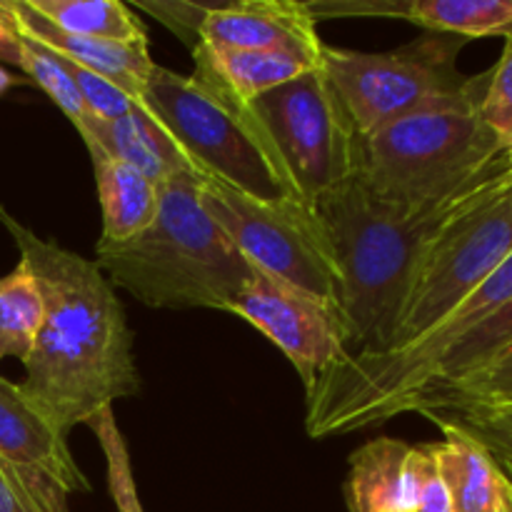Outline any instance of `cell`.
I'll return each instance as SVG.
<instances>
[{
	"label": "cell",
	"instance_id": "obj_10",
	"mask_svg": "<svg viewBox=\"0 0 512 512\" xmlns=\"http://www.w3.org/2000/svg\"><path fill=\"white\" fill-rule=\"evenodd\" d=\"M228 313L265 335L293 363L305 390L350 353L343 310L330 300L255 270Z\"/></svg>",
	"mask_w": 512,
	"mask_h": 512
},
{
	"label": "cell",
	"instance_id": "obj_12",
	"mask_svg": "<svg viewBox=\"0 0 512 512\" xmlns=\"http://www.w3.org/2000/svg\"><path fill=\"white\" fill-rule=\"evenodd\" d=\"M200 43L213 48L278 50L323 63L325 43L308 5L298 0L215 3L200 28Z\"/></svg>",
	"mask_w": 512,
	"mask_h": 512
},
{
	"label": "cell",
	"instance_id": "obj_23",
	"mask_svg": "<svg viewBox=\"0 0 512 512\" xmlns=\"http://www.w3.org/2000/svg\"><path fill=\"white\" fill-rule=\"evenodd\" d=\"M45 318V298L33 270L18 260L8 275H0V360L25 363Z\"/></svg>",
	"mask_w": 512,
	"mask_h": 512
},
{
	"label": "cell",
	"instance_id": "obj_21",
	"mask_svg": "<svg viewBox=\"0 0 512 512\" xmlns=\"http://www.w3.org/2000/svg\"><path fill=\"white\" fill-rule=\"evenodd\" d=\"M510 345H512V298L505 305H500L490 318H485L483 323L475 325L473 330L460 335L453 345H448V348H445L443 353H440L438 358L425 368V373L420 375L415 388L388 410L385 423L393 420L395 408H398L400 403H405L410 395L420 393V390L440 388V385L455 383V380L465 378L468 373L478 370L480 365H485L488 360H493L495 355H500L505 348H510Z\"/></svg>",
	"mask_w": 512,
	"mask_h": 512
},
{
	"label": "cell",
	"instance_id": "obj_26",
	"mask_svg": "<svg viewBox=\"0 0 512 512\" xmlns=\"http://www.w3.org/2000/svg\"><path fill=\"white\" fill-rule=\"evenodd\" d=\"M480 118L500 148L512 153V40L505 43L500 60L488 70Z\"/></svg>",
	"mask_w": 512,
	"mask_h": 512
},
{
	"label": "cell",
	"instance_id": "obj_13",
	"mask_svg": "<svg viewBox=\"0 0 512 512\" xmlns=\"http://www.w3.org/2000/svg\"><path fill=\"white\" fill-rule=\"evenodd\" d=\"M435 465L433 443L408 445L378 438L350 455L345 500L350 512H415L425 478Z\"/></svg>",
	"mask_w": 512,
	"mask_h": 512
},
{
	"label": "cell",
	"instance_id": "obj_34",
	"mask_svg": "<svg viewBox=\"0 0 512 512\" xmlns=\"http://www.w3.org/2000/svg\"><path fill=\"white\" fill-rule=\"evenodd\" d=\"M493 458H495V455H493ZM495 460H498V465L503 468V473L508 475V480L512 483V460L510 458H495Z\"/></svg>",
	"mask_w": 512,
	"mask_h": 512
},
{
	"label": "cell",
	"instance_id": "obj_3",
	"mask_svg": "<svg viewBox=\"0 0 512 512\" xmlns=\"http://www.w3.org/2000/svg\"><path fill=\"white\" fill-rule=\"evenodd\" d=\"M200 173L160 183V208L148 230L125 243H95V265L113 288L148 308L228 305L255 275L200 200Z\"/></svg>",
	"mask_w": 512,
	"mask_h": 512
},
{
	"label": "cell",
	"instance_id": "obj_28",
	"mask_svg": "<svg viewBox=\"0 0 512 512\" xmlns=\"http://www.w3.org/2000/svg\"><path fill=\"white\" fill-rule=\"evenodd\" d=\"M428 420H445L465 433L473 435L475 440L485 445L495 458L512 460V418L503 413H460V415H430Z\"/></svg>",
	"mask_w": 512,
	"mask_h": 512
},
{
	"label": "cell",
	"instance_id": "obj_11",
	"mask_svg": "<svg viewBox=\"0 0 512 512\" xmlns=\"http://www.w3.org/2000/svg\"><path fill=\"white\" fill-rule=\"evenodd\" d=\"M0 458L30 485L45 512H68V495L88 493L90 483L60 433L20 383L0 375Z\"/></svg>",
	"mask_w": 512,
	"mask_h": 512
},
{
	"label": "cell",
	"instance_id": "obj_15",
	"mask_svg": "<svg viewBox=\"0 0 512 512\" xmlns=\"http://www.w3.org/2000/svg\"><path fill=\"white\" fill-rule=\"evenodd\" d=\"M5 18L13 25L15 33L35 40L43 48L53 50L60 58L70 63L88 68L103 78L113 80L115 85L133 93L135 98H143L145 83L155 70V60L150 58L148 45H128L115 43L103 38H83V35L65 33L55 28L48 20L25 5V0H0Z\"/></svg>",
	"mask_w": 512,
	"mask_h": 512
},
{
	"label": "cell",
	"instance_id": "obj_5",
	"mask_svg": "<svg viewBox=\"0 0 512 512\" xmlns=\"http://www.w3.org/2000/svg\"><path fill=\"white\" fill-rule=\"evenodd\" d=\"M143 100L205 178L258 200L305 203L250 103L230 95L215 80L155 65Z\"/></svg>",
	"mask_w": 512,
	"mask_h": 512
},
{
	"label": "cell",
	"instance_id": "obj_19",
	"mask_svg": "<svg viewBox=\"0 0 512 512\" xmlns=\"http://www.w3.org/2000/svg\"><path fill=\"white\" fill-rule=\"evenodd\" d=\"M103 233L98 243H125L150 228L160 208V185L113 158L93 160Z\"/></svg>",
	"mask_w": 512,
	"mask_h": 512
},
{
	"label": "cell",
	"instance_id": "obj_24",
	"mask_svg": "<svg viewBox=\"0 0 512 512\" xmlns=\"http://www.w3.org/2000/svg\"><path fill=\"white\" fill-rule=\"evenodd\" d=\"M18 68L53 100L60 108V113L73 123L75 130L83 128L93 115H90L88 105H85L83 95H80L78 85L70 78L68 68H65L63 58L55 55L53 50L43 48L35 40L25 38L18 33Z\"/></svg>",
	"mask_w": 512,
	"mask_h": 512
},
{
	"label": "cell",
	"instance_id": "obj_30",
	"mask_svg": "<svg viewBox=\"0 0 512 512\" xmlns=\"http://www.w3.org/2000/svg\"><path fill=\"white\" fill-rule=\"evenodd\" d=\"M0 512H45L23 475L0 458Z\"/></svg>",
	"mask_w": 512,
	"mask_h": 512
},
{
	"label": "cell",
	"instance_id": "obj_27",
	"mask_svg": "<svg viewBox=\"0 0 512 512\" xmlns=\"http://www.w3.org/2000/svg\"><path fill=\"white\" fill-rule=\"evenodd\" d=\"M65 68H68L70 78L78 85L80 95H83L85 105H88L90 115L100 120H118L123 115H128L130 110H135L138 105H143V98H135L133 93H128L125 88L115 85L113 80L103 78V75L93 73L88 68H80V65L65 60Z\"/></svg>",
	"mask_w": 512,
	"mask_h": 512
},
{
	"label": "cell",
	"instance_id": "obj_29",
	"mask_svg": "<svg viewBox=\"0 0 512 512\" xmlns=\"http://www.w3.org/2000/svg\"><path fill=\"white\" fill-rule=\"evenodd\" d=\"M140 10L155 15L163 25H168L173 33L183 38L190 48L200 45V28H203L205 15L210 13L215 3H185V0H175V3H160V0H135Z\"/></svg>",
	"mask_w": 512,
	"mask_h": 512
},
{
	"label": "cell",
	"instance_id": "obj_2",
	"mask_svg": "<svg viewBox=\"0 0 512 512\" xmlns=\"http://www.w3.org/2000/svg\"><path fill=\"white\" fill-rule=\"evenodd\" d=\"M512 173V160L443 203L403 208L378 198L358 175L313 203L340 278L350 353H385L435 235Z\"/></svg>",
	"mask_w": 512,
	"mask_h": 512
},
{
	"label": "cell",
	"instance_id": "obj_9",
	"mask_svg": "<svg viewBox=\"0 0 512 512\" xmlns=\"http://www.w3.org/2000/svg\"><path fill=\"white\" fill-rule=\"evenodd\" d=\"M198 188L210 218L255 270L340 308L338 268L313 205L258 200L205 175Z\"/></svg>",
	"mask_w": 512,
	"mask_h": 512
},
{
	"label": "cell",
	"instance_id": "obj_17",
	"mask_svg": "<svg viewBox=\"0 0 512 512\" xmlns=\"http://www.w3.org/2000/svg\"><path fill=\"white\" fill-rule=\"evenodd\" d=\"M340 15L400 18L438 35L512 40V0H343Z\"/></svg>",
	"mask_w": 512,
	"mask_h": 512
},
{
	"label": "cell",
	"instance_id": "obj_20",
	"mask_svg": "<svg viewBox=\"0 0 512 512\" xmlns=\"http://www.w3.org/2000/svg\"><path fill=\"white\" fill-rule=\"evenodd\" d=\"M498 410H512V345L455 383L410 395L395 408L393 418L405 413H420L430 418V415L498 413Z\"/></svg>",
	"mask_w": 512,
	"mask_h": 512
},
{
	"label": "cell",
	"instance_id": "obj_6",
	"mask_svg": "<svg viewBox=\"0 0 512 512\" xmlns=\"http://www.w3.org/2000/svg\"><path fill=\"white\" fill-rule=\"evenodd\" d=\"M468 43L455 35H425L388 53L330 48L323 50V70L343 100L360 138L443 105L468 88L470 78L455 65Z\"/></svg>",
	"mask_w": 512,
	"mask_h": 512
},
{
	"label": "cell",
	"instance_id": "obj_18",
	"mask_svg": "<svg viewBox=\"0 0 512 512\" xmlns=\"http://www.w3.org/2000/svg\"><path fill=\"white\" fill-rule=\"evenodd\" d=\"M193 55V73L215 80L220 88H225L243 103H253L260 95L270 93L320 65L298 58V55L278 53V50L213 48V45L203 43L193 50Z\"/></svg>",
	"mask_w": 512,
	"mask_h": 512
},
{
	"label": "cell",
	"instance_id": "obj_33",
	"mask_svg": "<svg viewBox=\"0 0 512 512\" xmlns=\"http://www.w3.org/2000/svg\"><path fill=\"white\" fill-rule=\"evenodd\" d=\"M18 83H20V80L15 78L13 73H8V70H5L3 65H0V95H3L5 90L13 88V85H18Z\"/></svg>",
	"mask_w": 512,
	"mask_h": 512
},
{
	"label": "cell",
	"instance_id": "obj_8",
	"mask_svg": "<svg viewBox=\"0 0 512 512\" xmlns=\"http://www.w3.org/2000/svg\"><path fill=\"white\" fill-rule=\"evenodd\" d=\"M512 253V173L460 210L420 263L390 350L428 333Z\"/></svg>",
	"mask_w": 512,
	"mask_h": 512
},
{
	"label": "cell",
	"instance_id": "obj_4",
	"mask_svg": "<svg viewBox=\"0 0 512 512\" xmlns=\"http://www.w3.org/2000/svg\"><path fill=\"white\" fill-rule=\"evenodd\" d=\"M488 70L443 105L400 118L360 138L358 178L403 208L443 203L512 160L480 118Z\"/></svg>",
	"mask_w": 512,
	"mask_h": 512
},
{
	"label": "cell",
	"instance_id": "obj_31",
	"mask_svg": "<svg viewBox=\"0 0 512 512\" xmlns=\"http://www.w3.org/2000/svg\"><path fill=\"white\" fill-rule=\"evenodd\" d=\"M435 455V453H433ZM415 512H453V503H450V493L445 488L443 478L438 473V465H433L425 478L423 490H420V500Z\"/></svg>",
	"mask_w": 512,
	"mask_h": 512
},
{
	"label": "cell",
	"instance_id": "obj_16",
	"mask_svg": "<svg viewBox=\"0 0 512 512\" xmlns=\"http://www.w3.org/2000/svg\"><path fill=\"white\" fill-rule=\"evenodd\" d=\"M433 423L443 433V440L433 443V453L453 512H512V483L493 453L458 425Z\"/></svg>",
	"mask_w": 512,
	"mask_h": 512
},
{
	"label": "cell",
	"instance_id": "obj_25",
	"mask_svg": "<svg viewBox=\"0 0 512 512\" xmlns=\"http://www.w3.org/2000/svg\"><path fill=\"white\" fill-rule=\"evenodd\" d=\"M98 438L100 448L105 455V468H108V490L118 512H145L138 498V485H135L133 465H130L128 445H125L123 433L115 423L113 408H105L88 423Z\"/></svg>",
	"mask_w": 512,
	"mask_h": 512
},
{
	"label": "cell",
	"instance_id": "obj_1",
	"mask_svg": "<svg viewBox=\"0 0 512 512\" xmlns=\"http://www.w3.org/2000/svg\"><path fill=\"white\" fill-rule=\"evenodd\" d=\"M0 223L33 270L45 318L25 358L23 393L63 435L140 390L133 333L95 260L45 240L0 205Z\"/></svg>",
	"mask_w": 512,
	"mask_h": 512
},
{
	"label": "cell",
	"instance_id": "obj_32",
	"mask_svg": "<svg viewBox=\"0 0 512 512\" xmlns=\"http://www.w3.org/2000/svg\"><path fill=\"white\" fill-rule=\"evenodd\" d=\"M0 60L18 65V33L8 23L3 8H0Z\"/></svg>",
	"mask_w": 512,
	"mask_h": 512
},
{
	"label": "cell",
	"instance_id": "obj_22",
	"mask_svg": "<svg viewBox=\"0 0 512 512\" xmlns=\"http://www.w3.org/2000/svg\"><path fill=\"white\" fill-rule=\"evenodd\" d=\"M33 13L65 33L148 45V30L120 0H25Z\"/></svg>",
	"mask_w": 512,
	"mask_h": 512
},
{
	"label": "cell",
	"instance_id": "obj_14",
	"mask_svg": "<svg viewBox=\"0 0 512 512\" xmlns=\"http://www.w3.org/2000/svg\"><path fill=\"white\" fill-rule=\"evenodd\" d=\"M78 135L93 160L113 158L128 163L158 185L180 173H200L173 133L145 103L118 120L90 118Z\"/></svg>",
	"mask_w": 512,
	"mask_h": 512
},
{
	"label": "cell",
	"instance_id": "obj_7",
	"mask_svg": "<svg viewBox=\"0 0 512 512\" xmlns=\"http://www.w3.org/2000/svg\"><path fill=\"white\" fill-rule=\"evenodd\" d=\"M308 205L358 175L360 135L323 65L250 103Z\"/></svg>",
	"mask_w": 512,
	"mask_h": 512
}]
</instances>
